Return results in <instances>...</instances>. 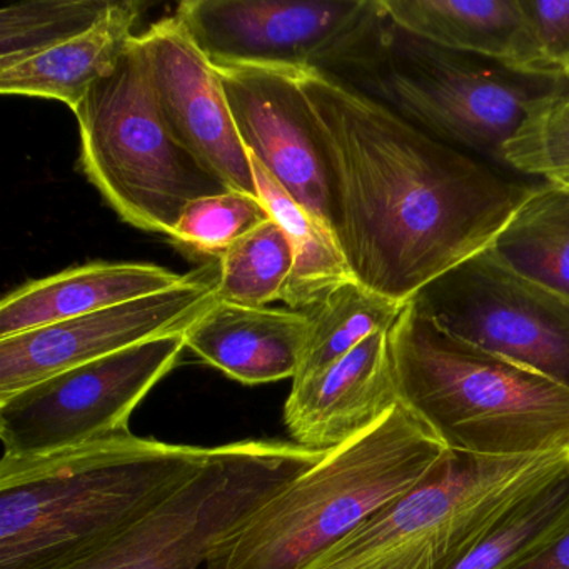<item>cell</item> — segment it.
<instances>
[{
  "label": "cell",
  "mask_w": 569,
  "mask_h": 569,
  "mask_svg": "<svg viewBox=\"0 0 569 569\" xmlns=\"http://www.w3.org/2000/svg\"><path fill=\"white\" fill-rule=\"evenodd\" d=\"M214 68L246 151L332 229L328 158L298 71L259 64Z\"/></svg>",
  "instance_id": "obj_13"
},
{
  "label": "cell",
  "mask_w": 569,
  "mask_h": 569,
  "mask_svg": "<svg viewBox=\"0 0 569 569\" xmlns=\"http://www.w3.org/2000/svg\"><path fill=\"white\" fill-rule=\"evenodd\" d=\"M308 331L306 311L216 301L184 336L186 348L202 361L256 386L296 378Z\"/></svg>",
  "instance_id": "obj_16"
},
{
  "label": "cell",
  "mask_w": 569,
  "mask_h": 569,
  "mask_svg": "<svg viewBox=\"0 0 569 569\" xmlns=\"http://www.w3.org/2000/svg\"><path fill=\"white\" fill-rule=\"evenodd\" d=\"M448 455L435 432L399 402L269 499L216 546L206 568L306 569L425 482Z\"/></svg>",
  "instance_id": "obj_4"
},
{
  "label": "cell",
  "mask_w": 569,
  "mask_h": 569,
  "mask_svg": "<svg viewBox=\"0 0 569 569\" xmlns=\"http://www.w3.org/2000/svg\"><path fill=\"white\" fill-rule=\"evenodd\" d=\"M182 278L149 262L101 261L36 279L0 302V339L166 291Z\"/></svg>",
  "instance_id": "obj_18"
},
{
  "label": "cell",
  "mask_w": 569,
  "mask_h": 569,
  "mask_svg": "<svg viewBox=\"0 0 569 569\" xmlns=\"http://www.w3.org/2000/svg\"><path fill=\"white\" fill-rule=\"evenodd\" d=\"M358 78L371 98L416 128L496 164L529 108L562 84L439 48L391 21L378 56Z\"/></svg>",
  "instance_id": "obj_8"
},
{
  "label": "cell",
  "mask_w": 569,
  "mask_h": 569,
  "mask_svg": "<svg viewBox=\"0 0 569 569\" xmlns=\"http://www.w3.org/2000/svg\"><path fill=\"white\" fill-rule=\"evenodd\" d=\"M555 102L566 116H569V82H565V84L555 92Z\"/></svg>",
  "instance_id": "obj_30"
},
{
  "label": "cell",
  "mask_w": 569,
  "mask_h": 569,
  "mask_svg": "<svg viewBox=\"0 0 569 569\" xmlns=\"http://www.w3.org/2000/svg\"><path fill=\"white\" fill-rule=\"evenodd\" d=\"M295 268V252L284 229L262 222L219 258L218 301L262 308L281 301Z\"/></svg>",
  "instance_id": "obj_24"
},
{
  "label": "cell",
  "mask_w": 569,
  "mask_h": 569,
  "mask_svg": "<svg viewBox=\"0 0 569 569\" xmlns=\"http://www.w3.org/2000/svg\"><path fill=\"white\" fill-rule=\"evenodd\" d=\"M569 529V459L516 501L451 569H518Z\"/></svg>",
  "instance_id": "obj_22"
},
{
  "label": "cell",
  "mask_w": 569,
  "mask_h": 569,
  "mask_svg": "<svg viewBox=\"0 0 569 569\" xmlns=\"http://www.w3.org/2000/svg\"><path fill=\"white\" fill-rule=\"evenodd\" d=\"M176 18L212 64L315 69L358 78L388 28L381 0H186Z\"/></svg>",
  "instance_id": "obj_9"
},
{
  "label": "cell",
  "mask_w": 569,
  "mask_h": 569,
  "mask_svg": "<svg viewBox=\"0 0 569 569\" xmlns=\"http://www.w3.org/2000/svg\"><path fill=\"white\" fill-rule=\"evenodd\" d=\"M212 448L132 432L0 459V569H66L101 551L194 478Z\"/></svg>",
  "instance_id": "obj_2"
},
{
  "label": "cell",
  "mask_w": 569,
  "mask_h": 569,
  "mask_svg": "<svg viewBox=\"0 0 569 569\" xmlns=\"http://www.w3.org/2000/svg\"><path fill=\"white\" fill-rule=\"evenodd\" d=\"M546 182L558 186V188L566 189L569 191V171L558 172V174L549 176L545 179Z\"/></svg>",
  "instance_id": "obj_31"
},
{
  "label": "cell",
  "mask_w": 569,
  "mask_h": 569,
  "mask_svg": "<svg viewBox=\"0 0 569 569\" xmlns=\"http://www.w3.org/2000/svg\"><path fill=\"white\" fill-rule=\"evenodd\" d=\"M296 71L328 158L332 231L371 291L411 301L488 251L531 191L346 79Z\"/></svg>",
  "instance_id": "obj_1"
},
{
  "label": "cell",
  "mask_w": 569,
  "mask_h": 569,
  "mask_svg": "<svg viewBox=\"0 0 569 569\" xmlns=\"http://www.w3.org/2000/svg\"><path fill=\"white\" fill-rule=\"evenodd\" d=\"M269 219L259 196L228 189L189 202L168 238L186 251L219 259Z\"/></svg>",
  "instance_id": "obj_26"
},
{
  "label": "cell",
  "mask_w": 569,
  "mask_h": 569,
  "mask_svg": "<svg viewBox=\"0 0 569 569\" xmlns=\"http://www.w3.org/2000/svg\"><path fill=\"white\" fill-rule=\"evenodd\" d=\"M399 402L452 452L569 451V389L485 351L406 302L389 331Z\"/></svg>",
  "instance_id": "obj_3"
},
{
  "label": "cell",
  "mask_w": 569,
  "mask_h": 569,
  "mask_svg": "<svg viewBox=\"0 0 569 569\" xmlns=\"http://www.w3.org/2000/svg\"><path fill=\"white\" fill-rule=\"evenodd\" d=\"M111 0H38L0 11V69L48 51L98 24Z\"/></svg>",
  "instance_id": "obj_25"
},
{
  "label": "cell",
  "mask_w": 569,
  "mask_h": 569,
  "mask_svg": "<svg viewBox=\"0 0 569 569\" xmlns=\"http://www.w3.org/2000/svg\"><path fill=\"white\" fill-rule=\"evenodd\" d=\"M248 156L258 196L284 229L295 252V268L281 301L295 311H311L332 289L356 278L331 226L292 198L254 156Z\"/></svg>",
  "instance_id": "obj_20"
},
{
  "label": "cell",
  "mask_w": 569,
  "mask_h": 569,
  "mask_svg": "<svg viewBox=\"0 0 569 569\" xmlns=\"http://www.w3.org/2000/svg\"><path fill=\"white\" fill-rule=\"evenodd\" d=\"M489 251L522 278L569 299V191L532 186Z\"/></svg>",
  "instance_id": "obj_21"
},
{
  "label": "cell",
  "mask_w": 569,
  "mask_h": 569,
  "mask_svg": "<svg viewBox=\"0 0 569 569\" xmlns=\"http://www.w3.org/2000/svg\"><path fill=\"white\" fill-rule=\"evenodd\" d=\"M216 284L218 271L199 269L166 291L0 339V401L68 369L188 331L218 301Z\"/></svg>",
  "instance_id": "obj_12"
},
{
  "label": "cell",
  "mask_w": 569,
  "mask_h": 569,
  "mask_svg": "<svg viewBox=\"0 0 569 569\" xmlns=\"http://www.w3.org/2000/svg\"><path fill=\"white\" fill-rule=\"evenodd\" d=\"M141 8L139 2H116L89 31L0 69V94L51 99L74 112L128 51Z\"/></svg>",
  "instance_id": "obj_19"
},
{
  "label": "cell",
  "mask_w": 569,
  "mask_h": 569,
  "mask_svg": "<svg viewBox=\"0 0 569 569\" xmlns=\"http://www.w3.org/2000/svg\"><path fill=\"white\" fill-rule=\"evenodd\" d=\"M568 459L569 451L518 458L449 451L425 482L379 509L306 569H451Z\"/></svg>",
  "instance_id": "obj_6"
},
{
  "label": "cell",
  "mask_w": 569,
  "mask_h": 569,
  "mask_svg": "<svg viewBox=\"0 0 569 569\" xmlns=\"http://www.w3.org/2000/svg\"><path fill=\"white\" fill-rule=\"evenodd\" d=\"M518 569H569V529L545 551Z\"/></svg>",
  "instance_id": "obj_29"
},
{
  "label": "cell",
  "mask_w": 569,
  "mask_h": 569,
  "mask_svg": "<svg viewBox=\"0 0 569 569\" xmlns=\"http://www.w3.org/2000/svg\"><path fill=\"white\" fill-rule=\"evenodd\" d=\"M74 114L82 171L134 228L169 236L189 202L229 189L172 134L139 36Z\"/></svg>",
  "instance_id": "obj_5"
},
{
  "label": "cell",
  "mask_w": 569,
  "mask_h": 569,
  "mask_svg": "<svg viewBox=\"0 0 569 569\" xmlns=\"http://www.w3.org/2000/svg\"><path fill=\"white\" fill-rule=\"evenodd\" d=\"M184 349V332L162 336L2 399V456L36 458L131 432L132 412Z\"/></svg>",
  "instance_id": "obj_10"
},
{
  "label": "cell",
  "mask_w": 569,
  "mask_h": 569,
  "mask_svg": "<svg viewBox=\"0 0 569 569\" xmlns=\"http://www.w3.org/2000/svg\"><path fill=\"white\" fill-rule=\"evenodd\" d=\"M405 305L349 279L308 311L309 331L296 379H305L348 355L378 332L391 331Z\"/></svg>",
  "instance_id": "obj_23"
},
{
  "label": "cell",
  "mask_w": 569,
  "mask_h": 569,
  "mask_svg": "<svg viewBox=\"0 0 569 569\" xmlns=\"http://www.w3.org/2000/svg\"><path fill=\"white\" fill-rule=\"evenodd\" d=\"M409 302L451 335L569 389V299L522 278L489 249Z\"/></svg>",
  "instance_id": "obj_11"
},
{
  "label": "cell",
  "mask_w": 569,
  "mask_h": 569,
  "mask_svg": "<svg viewBox=\"0 0 569 569\" xmlns=\"http://www.w3.org/2000/svg\"><path fill=\"white\" fill-rule=\"evenodd\" d=\"M558 89L529 108L521 126L502 148V164L512 171L542 179L569 171V116L556 106Z\"/></svg>",
  "instance_id": "obj_27"
},
{
  "label": "cell",
  "mask_w": 569,
  "mask_h": 569,
  "mask_svg": "<svg viewBox=\"0 0 569 569\" xmlns=\"http://www.w3.org/2000/svg\"><path fill=\"white\" fill-rule=\"evenodd\" d=\"M546 78L569 82V0H522Z\"/></svg>",
  "instance_id": "obj_28"
},
{
  "label": "cell",
  "mask_w": 569,
  "mask_h": 569,
  "mask_svg": "<svg viewBox=\"0 0 569 569\" xmlns=\"http://www.w3.org/2000/svg\"><path fill=\"white\" fill-rule=\"evenodd\" d=\"M159 109L178 141L232 191L258 196L214 64L176 16L139 36Z\"/></svg>",
  "instance_id": "obj_14"
},
{
  "label": "cell",
  "mask_w": 569,
  "mask_h": 569,
  "mask_svg": "<svg viewBox=\"0 0 569 569\" xmlns=\"http://www.w3.org/2000/svg\"><path fill=\"white\" fill-rule=\"evenodd\" d=\"M381 4L392 24L416 38L549 81L522 0H381Z\"/></svg>",
  "instance_id": "obj_17"
},
{
  "label": "cell",
  "mask_w": 569,
  "mask_h": 569,
  "mask_svg": "<svg viewBox=\"0 0 569 569\" xmlns=\"http://www.w3.org/2000/svg\"><path fill=\"white\" fill-rule=\"evenodd\" d=\"M398 405L389 331L378 332L328 368L292 381L284 425L296 445L329 452L378 425Z\"/></svg>",
  "instance_id": "obj_15"
},
{
  "label": "cell",
  "mask_w": 569,
  "mask_h": 569,
  "mask_svg": "<svg viewBox=\"0 0 569 569\" xmlns=\"http://www.w3.org/2000/svg\"><path fill=\"white\" fill-rule=\"evenodd\" d=\"M326 451L278 439L214 446L204 468L101 551L66 569H199Z\"/></svg>",
  "instance_id": "obj_7"
}]
</instances>
